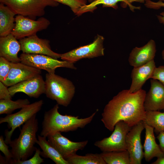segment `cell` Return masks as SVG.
Listing matches in <instances>:
<instances>
[{
    "label": "cell",
    "instance_id": "1",
    "mask_svg": "<svg viewBox=\"0 0 164 164\" xmlns=\"http://www.w3.org/2000/svg\"><path fill=\"white\" fill-rule=\"evenodd\" d=\"M146 91L141 89L134 93L123 90L114 96L106 104L101 120L105 127L113 131L115 125L123 121L132 127L145 118L144 102Z\"/></svg>",
    "mask_w": 164,
    "mask_h": 164
},
{
    "label": "cell",
    "instance_id": "2",
    "mask_svg": "<svg viewBox=\"0 0 164 164\" xmlns=\"http://www.w3.org/2000/svg\"><path fill=\"white\" fill-rule=\"evenodd\" d=\"M59 108V104H57L45 112L42 123L41 136L47 138L56 132H68L83 128L91 122L97 111L87 118H79L78 116L61 114L58 111Z\"/></svg>",
    "mask_w": 164,
    "mask_h": 164
},
{
    "label": "cell",
    "instance_id": "3",
    "mask_svg": "<svg viewBox=\"0 0 164 164\" xmlns=\"http://www.w3.org/2000/svg\"><path fill=\"white\" fill-rule=\"evenodd\" d=\"M36 114L24 124L18 138L9 144L12 156L11 162L26 160L35 151L36 147L34 145L37 140L36 134L39 128Z\"/></svg>",
    "mask_w": 164,
    "mask_h": 164
},
{
    "label": "cell",
    "instance_id": "4",
    "mask_svg": "<svg viewBox=\"0 0 164 164\" xmlns=\"http://www.w3.org/2000/svg\"><path fill=\"white\" fill-rule=\"evenodd\" d=\"M45 81V94L47 97L55 101L59 105L67 107L75 93V87L73 83L55 73H47Z\"/></svg>",
    "mask_w": 164,
    "mask_h": 164
},
{
    "label": "cell",
    "instance_id": "5",
    "mask_svg": "<svg viewBox=\"0 0 164 164\" xmlns=\"http://www.w3.org/2000/svg\"><path fill=\"white\" fill-rule=\"evenodd\" d=\"M0 2L8 7L16 15L34 20L45 14L46 7H56L59 3L52 0H0Z\"/></svg>",
    "mask_w": 164,
    "mask_h": 164
},
{
    "label": "cell",
    "instance_id": "6",
    "mask_svg": "<svg viewBox=\"0 0 164 164\" xmlns=\"http://www.w3.org/2000/svg\"><path fill=\"white\" fill-rule=\"evenodd\" d=\"M43 104V101L41 100L25 106L17 112L0 118V124L7 123L8 128L10 129L5 131V140L7 144H9L12 140V135L15 130L36 114L40 110Z\"/></svg>",
    "mask_w": 164,
    "mask_h": 164
},
{
    "label": "cell",
    "instance_id": "7",
    "mask_svg": "<svg viewBox=\"0 0 164 164\" xmlns=\"http://www.w3.org/2000/svg\"><path fill=\"white\" fill-rule=\"evenodd\" d=\"M132 128L124 121H120L115 125L110 136L96 141L94 145L102 152L126 150V137Z\"/></svg>",
    "mask_w": 164,
    "mask_h": 164
},
{
    "label": "cell",
    "instance_id": "8",
    "mask_svg": "<svg viewBox=\"0 0 164 164\" xmlns=\"http://www.w3.org/2000/svg\"><path fill=\"white\" fill-rule=\"evenodd\" d=\"M19 58L21 63L37 69L45 70L49 73H55L56 69L58 67L77 69L73 63L63 60H59L43 54L22 53Z\"/></svg>",
    "mask_w": 164,
    "mask_h": 164
},
{
    "label": "cell",
    "instance_id": "9",
    "mask_svg": "<svg viewBox=\"0 0 164 164\" xmlns=\"http://www.w3.org/2000/svg\"><path fill=\"white\" fill-rule=\"evenodd\" d=\"M50 24L46 18L41 17L36 20L22 15L15 17V25L11 33L17 39L30 36L46 29Z\"/></svg>",
    "mask_w": 164,
    "mask_h": 164
},
{
    "label": "cell",
    "instance_id": "10",
    "mask_svg": "<svg viewBox=\"0 0 164 164\" xmlns=\"http://www.w3.org/2000/svg\"><path fill=\"white\" fill-rule=\"evenodd\" d=\"M104 40L102 36L98 35L92 43L60 54V58L74 63L81 59L103 56L104 55Z\"/></svg>",
    "mask_w": 164,
    "mask_h": 164
},
{
    "label": "cell",
    "instance_id": "11",
    "mask_svg": "<svg viewBox=\"0 0 164 164\" xmlns=\"http://www.w3.org/2000/svg\"><path fill=\"white\" fill-rule=\"evenodd\" d=\"M145 129L143 121L132 127L125 138L127 150L129 155L130 164H141L144 157L141 135Z\"/></svg>",
    "mask_w": 164,
    "mask_h": 164
},
{
    "label": "cell",
    "instance_id": "12",
    "mask_svg": "<svg viewBox=\"0 0 164 164\" xmlns=\"http://www.w3.org/2000/svg\"><path fill=\"white\" fill-rule=\"evenodd\" d=\"M19 42L23 53L43 54L56 59L60 58V54L51 50L49 40L39 38L36 34L21 39Z\"/></svg>",
    "mask_w": 164,
    "mask_h": 164
},
{
    "label": "cell",
    "instance_id": "13",
    "mask_svg": "<svg viewBox=\"0 0 164 164\" xmlns=\"http://www.w3.org/2000/svg\"><path fill=\"white\" fill-rule=\"evenodd\" d=\"M48 141L56 149L65 160L76 154L79 150H83L87 145L88 141L73 142L58 132L48 136Z\"/></svg>",
    "mask_w": 164,
    "mask_h": 164
},
{
    "label": "cell",
    "instance_id": "14",
    "mask_svg": "<svg viewBox=\"0 0 164 164\" xmlns=\"http://www.w3.org/2000/svg\"><path fill=\"white\" fill-rule=\"evenodd\" d=\"M8 89L12 96L17 93L22 92L30 97L38 98L45 94V81L39 74L10 86Z\"/></svg>",
    "mask_w": 164,
    "mask_h": 164
},
{
    "label": "cell",
    "instance_id": "15",
    "mask_svg": "<svg viewBox=\"0 0 164 164\" xmlns=\"http://www.w3.org/2000/svg\"><path fill=\"white\" fill-rule=\"evenodd\" d=\"M41 73L40 70L29 66L21 62H11L8 75L2 83L7 87H10L41 74Z\"/></svg>",
    "mask_w": 164,
    "mask_h": 164
},
{
    "label": "cell",
    "instance_id": "16",
    "mask_svg": "<svg viewBox=\"0 0 164 164\" xmlns=\"http://www.w3.org/2000/svg\"><path fill=\"white\" fill-rule=\"evenodd\" d=\"M151 86L146 93L144 107L146 111H159L164 109V85L155 79L150 80Z\"/></svg>",
    "mask_w": 164,
    "mask_h": 164
},
{
    "label": "cell",
    "instance_id": "17",
    "mask_svg": "<svg viewBox=\"0 0 164 164\" xmlns=\"http://www.w3.org/2000/svg\"><path fill=\"white\" fill-rule=\"evenodd\" d=\"M156 52L155 42L151 39L144 46L132 50L128 57L129 63L133 67L143 65L154 60Z\"/></svg>",
    "mask_w": 164,
    "mask_h": 164
},
{
    "label": "cell",
    "instance_id": "18",
    "mask_svg": "<svg viewBox=\"0 0 164 164\" xmlns=\"http://www.w3.org/2000/svg\"><path fill=\"white\" fill-rule=\"evenodd\" d=\"M156 67L153 60L143 65L133 67L131 73L132 82L129 91L134 93L141 89L146 80L151 78Z\"/></svg>",
    "mask_w": 164,
    "mask_h": 164
},
{
    "label": "cell",
    "instance_id": "19",
    "mask_svg": "<svg viewBox=\"0 0 164 164\" xmlns=\"http://www.w3.org/2000/svg\"><path fill=\"white\" fill-rule=\"evenodd\" d=\"M20 50L21 48L19 42L12 33L0 37V57L11 62H20V58L18 56V53Z\"/></svg>",
    "mask_w": 164,
    "mask_h": 164
},
{
    "label": "cell",
    "instance_id": "20",
    "mask_svg": "<svg viewBox=\"0 0 164 164\" xmlns=\"http://www.w3.org/2000/svg\"><path fill=\"white\" fill-rule=\"evenodd\" d=\"M144 124L145 132L143 148L144 157L145 161L149 162L154 157H164V154L159 145L156 142L154 133V128L144 122Z\"/></svg>",
    "mask_w": 164,
    "mask_h": 164
},
{
    "label": "cell",
    "instance_id": "21",
    "mask_svg": "<svg viewBox=\"0 0 164 164\" xmlns=\"http://www.w3.org/2000/svg\"><path fill=\"white\" fill-rule=\"evenodd\" d=\"M15 15L8 7L0 3V37L5 36L11 33L15 25Z\"/></svg>",
    "mask_w": 164,
    "mask_h": 164
},
{
    "label": "cell",
    "instance_id": "22",
    "mask_svg": "<svg viewBox=\"0 0 164 164\" xmlns=\"http://www.w3.org/2000/svg\"><path fill=\"white\" fill-rule=\"evenodd\" d=\"M47 138L38 135L36 143L42 150L41 155L49 158L56 164H69L56 149L46 140Z\"/></svg>",
    "mask_w": 164,
    "mask_h": 164
},
{
    "label": "cell",
    "instance_id": "23",
    "mask_svg": "<svg viewBox=\"0 0 164 164\" xmlns=\"http://www.w3.org/2000/svg\"><path fill=\"white\" fill-rule=\"evenodd\" d=\"M121 2V6L123 8L127 7L126 0H94L89 4L82 6L76 14L80 15L88 12H92L97 8V6L102 4L104 7H112L116 9L118 8L117 3Z\"/></svg>",
    "mask_w": 164,
    "mask_h": 164
},
{
    "label": "cell",
    "instance_id": "24",
    "mask_svg": "<svg viewBox=\"0 0 164 164\" xmlns=\"http://www.w3.org/2000/svg\"><path fill=\"white\" fill-rule=\"evenodd\" d=\"M143 121L153 127L156 133L158 134L164 131V112H161L158 111H146Z\"/></svg>",
    "mask_w": 164,
    "mask_h": 164
},
{
    "label": "cell",
    "instance_id": "25",
    "mask_svg": "<svg viewBox=\"0 0 164 164\" xmlns=\"http://www.w3.org/2000/svg\"><path fill=\"white\" fill-rule=\"evenodd\" d=\"M100 154L106 164H130L129 153L127 150L102 152Z\"/></svg>",
    "mask_w": 164,
    "mask_h": 164
},
{
    "label": "cell",
    "instance_id": "26",
    "mask_svg": "<svg viewBox=\"0 0 164 164\" xmlns=\"http://www.w3.org/2000/svg\"><path fill=\"white\" fill-rule=\"evenodd\" d=\"M66 160L69 164H106L101 154L98 153H87L84 156L76 154Z\"/></svg>",
    "mask_w": 164,
    "mask_h": 164
},
{
    "label": "cell",
    "instance_id": "27",
    "mask_svg": "<svg viewBox=\"0 0 164 164\" xmlns=\"http://www.w3.org/2000/svg\"><path fill=\"white\" fill-rule=\"evenodd\" d=\"M30 104L27 99L13 101L11 99L0 100V114H10L15 110L21 108Z\"/></svg>",
    "mask_w": 164,
    "mask_h": 164
},
{
    "label": "cell",
    "instance_id": "28",
    "mask_svg": "<svg viewBox=\"0 0 164 164\" xmlns=\"http://www.w3.org/2000/svg\"><path fill=\"white\" fill-rule=\"evenodd\" d=\"M69 7L72 11L76 14L80 9L87 4L86 0H52Z\"/></svg>",
    "mask_w": 164,
    "mask_h": 164
},
{
    "label": "cell",
    "instance_id": "29",
    "mask_svg": "<svg viewBox=\"0 0 164 164\" xmlns=\"http://www.w3.org/2000/svg\"><path fill=\"white\" fill-rule=\"evenodd\" d=\"M35 154L31 158L24 161H12L10 164H40L43 163L44 159L41 156L40 149L36 148Z\"/></svg>",
    "mask_w": 164,
    "mask_h": 164
},
{
    "label": "cell",
    "instance_id": "30",
    "mask_svg": "<svg viewBox=\"0 0 164 164\" xmlns=\"http://www.w3.org/2000/svg\"><path fill=\"white\" fill-rule=\"evenodd\" d=\"M11 65V62L3 57H0V81L2 82L8 75Z\"/></svg>",
    "mask_w": 164,
    "mask_h": 164
},
{
    "label": "cell",
    "instance_id": "31",
    "mask_svg": "<svg viewBox=\"0 0 164 164\" xmlns=\"http://www.w3.org/2000/svg\"><path fill=\"white\" fill-rule=\"evenodd\" d=\"M4 140L3 136H0V150L3 153L5 156V163L10 164L12 160V156L10 150L9 149V146L7 145Z\"/></svg>",
    "mask_w": 164,
    "mask_h": 164
},
{
    "label": "cell",
    "instance_id": "32",
    "mask_svg": "<svg viewBox=\"0 0 164 164\" xmlns=\"http://www.w3.org/2000/svg\"><path fill=\"white\" fill-rule=\"evenodd\" d=\"M151 78L158 80L164 85V65L156 67Z\"/></svg>",
    "mask_w": 164,
    "mask_h": 164
},
{
    "label": "cell",
    "instance_id": "33",
    "mask_svg": "<svg viewBox=\"0 0 164 164\" xmlns=\"http://www.w3.org/2000/svg\"><path fill=\"white\" fill-rule=\"evenodd\" d=\"M12 97L7 87L0 81V100L12 99Z\"/></svg>",
    "mask_w": 164,
    "mask_h": 164
},
{
    "label": "cell",
    "instance_id": "34",
    "mask_svg": "<svg viewBox=\"0 0 164 164\" xmlns=\"http://www.w3.org/2000/svg\"><path fill=\"white\" fill-rule=\"evenodd\" d=\"M144 5L147 8L158 9L164 7V2L160 0L158 2H154L151 0H146Z\"/></svg>",
    "mask_w": 164,
    "mask_h": 164
},
{
    "label": "cell",
    "instance_id": "35",
    "mask_svg": "<svg viewBox=\"0 0 164 164\" xmlns=\"http://www.w3.org/2000/svg\"><path fill=\"white\" fill-rule=\"evenodd\" d=\"M146 0H126V6H128L131 10L133 11L135 9H140V7H136L133 5L132 3L134 2H137L142 3H144Z\"/></svg>",
    "mask_w": 164,
    "mask_h": 164
},
{
    "label": "cell",
    "instance_id": "36",
    "mask_svg": "<svg viewBox=\"0 0 164 164\" xmlns=\"http://www.w3.org/2000/svg\"><path fill=\"white\" fill-rule=\"evenodd\" d=\"M157 138L159 142V147L164 154V131L159 132Z\"/></svg>",
    "mask_w": 164,
    "mask_h": 164
},
{
    "label": "cell",
    "instance_id": "37",
    "mask_svg": "<svg viewBox=\"0 0 164 164\" xmlns=\"http://www.w3.org/2000/svg\"><path fill=\"white\" fill-rule=\"evenodd\" d=\"M158 20L160 23L164 25V12L160 13V15L157 16ZM162 59L164 60V50L162 52Z\"/></svg>",
    "mask_w": 164,
    "mask_h": 164
},
{
    "label": "cell",
    "instance_id": "38",
    "mask_svg": "<svg viewBox=\"0 0 164 164\" xmlns=\"http://www.w3.org/2000/svg\"><path fill=\"white\" fill-rule=\"evenodd\" d=\"M152 164H164V156L157 158L155 162L151 163Z\"/></svg>",
    "mask_w": 164,
    "mask_h": 164
},
{
    "label": "cell",
    "instance_id": "39",
    "mask_svg": "<svg viewBox=\"0 0 164 164\" xmlns=\"http://www.w3.org/2000/svg\"><path fill=\"white\" fill-rule=\"evenodd\" d=\"M88 1L90 2L91 3L94 1V0H87Z\"/></svg>",
    "mask_w": 164,
    "mask_h": 164
},
{
    "label": "cell",
    "instance_id": "40",
    "mask_svg": "<svg viewBox=\"0 0 164 164\" xmlns=\"http://www.w3.org/2000/svg\"><path fill=\"white\" fill-rule=\"evenodd\" d=\"M159 0L161 1H164V0Z\"/></svg>",
    "mask_w": 164,
    "mask_h": 164
},
{
    "label": "cell",
    "instance_id": "41",
    "mask_svg": "<svg viewBox=\"0 0 164 164\" xmlns=\"http://www.w3.org/2000/svg\"><path fill=\"white\" fill-rule=\"evenodd\" d=\"M163 110H164V109Z\"/></svg>",
    "mask_w": 164,
    "mask_h": 164
}]
</instances>
